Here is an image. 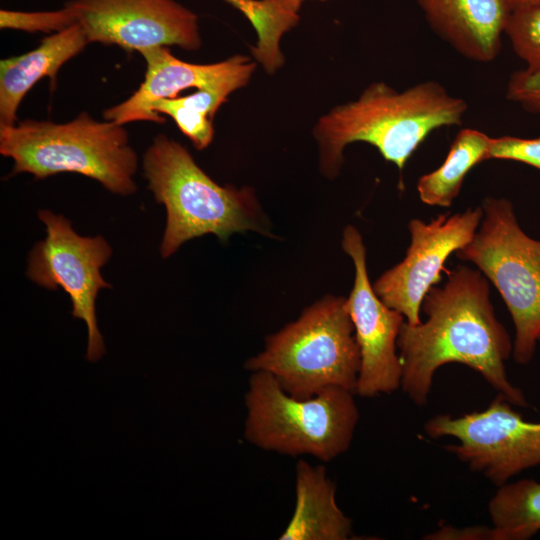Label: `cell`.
<instances>
[{
    "mask_svg": "<svg viewBox=\"0 0 540 540\" xmlns=\"http://www.w3.org/2000/svg\"><path fill=\"white\" fill-rule=\"evenodd\" d=\"M446 273L447 282L433 285L421 303L426 321L415 326L405 321L400 329L403 392L416 405H426L435 372L460 363L478 372L512 405L526 407L523 391L507 377L505 361L512 343L495 316L487 278L467 266Z\"/></svg>",
    "mask_w": 540,
    "mask_h": 540,
    "instance_id": "6da1fadb",
    "label": "cell"
},
{
    "mask_svg": "<svg viewBox=\"0 0 540 540\" xmlns=\"http://www.w3.org/2000/svg\"><path fill=\"white\" fill-rule=\"evenodd\" d=\"M464 99L451 95L436 81H424L398 91L384 82L370 84L353 101L319 118L314 135L322 173L334 178L348 144L365 142L403 169L419 145L434 130L460 125L467 112Z\"/></svg>",
    "mask_w": 540,
    "mask_h": 540,
    "instance_id": "7a4b0ae2",
    "label": "cell"
},
{
    "mask_svg": "<svg viewBox=\"0 0 540 540\" xmlns=\"http://www.w3.org/2000/svg\"><path fill=\"white\" fill-rule=\"evenodd\" d=\"M143 175L156 202L166 209L162 258L206 234H214L222 242L245 231L271 236L253 189L217 184L183 145L166 135H157L146 150Z\"/></svg>",
    "mask_w": 540,
    "mask_h": 540,
    "instance_id": "3957f363",
    "label": "cell"
},
{
    "mask_svg": "<svg viewBox=\"0 0 540 540\" xmlns=\"http://www.w3.org/2000/svg\"><path fill=\"white\" fill-rule=\"evenodd\" d=\"M0 153L13 161L12 174L43 179L77 173L122 196L134 193L138 157L124 125L97 121L81 112L65 123L26 119L0 126Z\"/></svg>",
    "mask_w": 540,
    "mask_h": 540,
    "instance_id": "277c9868",
    "label": "cell"
},
{
    "mask_svg": "<svg viewBox=\"0 0 540 540\" xmlns=\"http://www.w3.org/2000/svg\"><path fill=\"white\" fill-rule=\"evenodd\" d=\"M244 367L272 374L284 391L300 399L333 386L355 393L360 351L346 298L328 294L307 307L297 320L267 336L263 351Z\"/></svg>",
    "mask_w": 540,
    "mask_h": 540,
    "instance_id": "5b68a950",
    "label": "cell"
},
{
    "mask_svg": "<svg viewBox=\"0 0 540 540\" xmlns=\"http://www.w3.org/2000/svg\"><path fill=\"white\" fill-rule=\"evenodd\" d=\"M354 394L333 386L300 399L284 391L272 374L254 371L245 394L244 437L266 451L329 462L352 442L359 420Z\"/></svg>",
    "mask_w": 540,
    "mask_h": 540,
    "instance_id": "8992f818",
    "label": "cell"
},
{
    "mask_svg": "<svg viewBox=\"0 0 540 540\" xmlns=\"http://www.w3.org/2000/svg\"><path fill=\"white\" fill-rule=\"evenodd\" d=\"M482 209L479 231L456 255L499 291L515 326L514 359L527 364L540 341V241L524 233L508 199L487 197Z\"/></svg>",
    "mask_w": 540,
    "mask_h": 540,
    "instance_id": "52a82bcc",
    "label": "cell"
},
{
    "mask_svg": "<svg viewBox=\"0 0 540 540\" xmlns=\"http://www.w3.org/2000/svg\"><path fill=\"white\" fill-rule=\"evenodd\" d=\"M46 237L37 242L28 256L27 276L40 287L63 289L72 303L71 314L87 327L86 359L98 361L105 353L98 329L95 301L98 292L111 288L101 274L112 248L102 236L85 237L76 233L71 221L49 210L38 211Z\"/></svg>",
    "mask_w": 540,
    "mask_h": 540,
    "instance_id": "ba28073f",
    "label": "cell"
},
{
    "mask_svg": "<svg viewBox=\"0 0 540 540\" xmlns=\"http://www.w3.org/2000/svg\"><path fill=\"white\" fill-rule=\"evenodd\" d=\"M511 405L498 394L483 411L436 415L426 421L424 431L434 439L456 438L458 444L445 449L499 487L540 465V422L525 421Z\"/></svg>",
    "mask_w": 540,
    "mask_h": 540,
    "instance_id": "9c48e42d",
    "label": "cell"
},
{
    "mask_svg": "<svg viewBox=\"0 0 540 540\" xmlns=\"http://www.w3.org/2000/svg\"><path fill=\"white\" fill-rule=\"evenodd\" d=\"M483 218L482 206L453 215L442 214L426 223L412 219L408 224L411 243L405 258L373 284L377 296L401 313L406 323H421L419 312L427 291L447 272L444 263L452 253L467 245Z\"/></svg>",
    "mask_w": 540,
    "mask_h": 540,
    "instance_id": "30bf717a",
    "label": "cell"
},
{
    "mask_svg": "<svg viewBox=\"0 0 540 540\" xmlns=\"http://www.w3.org/2000/svg\"><path fill=\"white\" fill-rule=\"evenodd\" d=\"M341 245L355 267L354 284L346 298L360 351L355 393L362 397L391 394L401 387L397 339L405 318L375 293L367 271L366 247L357 228L345 227Z\"/></svg>",
    "mask_w": 540,
    "mask_h": 540,
    "instance_id": "8fae6325",
    "label": "cell"
},
{
    "mask_svg": "<svg viewBox=\"0 0 540 540\" xmlns=\"http://www.w3.org/2000/svg\"><path fill=\"white\" fill-rule=\"evenodd\" d=\"M89 43L140 52L159 46L197 50L198 16L175 0H69Z\"/></svg>",
    "mask_w": 540,
    "mask_h": 540,
    "instance_id": "7c38bea8",
    "label": "cell"
},
{
    "mask_svg": "<svg viewBox=\"0 0 540 540\" xmlns=\"http://www.w3.org/2000/svg\"><path fill=\"white\" fill-rule=\"evenodd\" d=\"M139 53L146 62L144 81L129 98L104 111L106 120L122 125L134 121L162 124L165 118L151 109L156 101L175 98L191 87L222 89L231 94L248 83L256 67L255 62L243 55L212 64H193L176 58L164 46Z\"/></svg>",
    "mask_w": 540,
    "mask_h": 540,
    "instance_id": "4fadbf2b",
    "label": "cell"
},
{
    "mask_svg": "<svg viewBox=\"0 0 540 540\" xmlns=\"http://www.w3.org/2000/svg\"><path fill=\"white\" fill-rule=\"evenodd\" d=\"M431 29L464 57L488 63L501 50L511 0H418Z\"/></svg>",
    "mask_w": 540,
    "mask_h": 540,
    "instance_id": "5bb4252c",
    "label": "cell"
},
{
    "mask_svg": "<svg viewBox=\"0 0 540 540\" xmlns=\"http://www.w3.org/2000/svg\"><path fill=\"white\" fill-rule=\"evenodd\" d=\"M89 43L80 24L52 33L25 54L0 61V126L15 124L17 110L27 92L43 77L52 85L58 71Z\"/></svg>",
    "mask_w": 540,
    "mask_h": 540,
    "instance_id": "9a60e30c",
    "label": "cell"
},
{
    "mask_svg": "<svg viewBox=\"0 0 540 540\" xmlns=\"http://www.w3.org/2000/svg\"><path fill=\"white\" fill-rule=\"evenodd\" d=\"M336 487L324 466L300 459L296 465L295 508L280 540H347L352 522L339 509Z\"/></svg>",
    "mask_w": 540,
    "mask_h": 540,
    "instance_id": "2e32d148",
    "label": "cell"
},
{
    "mask_svg": "<svg viewBox=\"0 0 540 540\" xmlns=\"http://www.w3.org/2000/svg\"><path fill=\"white\" fill-rule=\"evenodd\" d=\"M490 138L476 129L460 130L441 166L419 178L420 200L430 206L449 207L458 196L467 173L485 161Z\"/></svg>",
    "mask_w": 540,
    "mask_h": 540,
    "instance_id": "e0dca14e",
    "label": "cell"
},
{
    "mask_svg": "<svg viewBox=\"0 0 540 540\" xmlns=\"http://www.w3.org/2000/svg\"><path fill=\"white\" fill-rule=\"evenodd\" d=\"M495 540H527L540 531V482L499 486L488 504Z\"/></svg>",
    "mask_w": 540,
    "mask_h": 540,
    "instance_id": "ac0fdd59",
    "label": "cell"
},
{
    "mask_svg": "<svg viewBox=\"0 0 540 540\" xmlns=\"http://www.w3.org/2000/svg\"><path fill=\"white\" fill-rule=\"evenodd\" d=\"M241 11L258 35L251 48L254 58L267 73H274L284 64L279 48L282 35L299 21L302 0H225Z\"/></svg>",
    "mask_w": 540,
    "mask_h": 540,
    "instance_id": "d6986e66",
    "label": "cell"
},
{
    "mask_svg": "<svg viewBox=\"0 0 540 540\" xmlns=\"http://www.w3.org/2000/svg\"><path fill=\"white\" fill-rule=\"evenodd\" d=\"M229 94L222 89H198L183 97L158 100L151 109L158 115L170 116L194 147L203 150L213 140L214 115Z\"/></svg>",
    "mask_w": 540,
    "mask_h": 540,
    "instance_id": "ffe728a7",
    "label": "cell"
},
{
    "mask_svg": "<svg viewBox=\"0 0 540 540\" xmlns=\"http://www.w3.org/2000/svg\"><path fill=\"white\" fill-rule=\"evenodd\" d=\"M505 35L525 68H540V5L514 8Z\"/></svg>",
    "mask_w": 540,
    "mask_h": 540,
    "instance_id": "44dd1931",
    "label": "cell"
},
{
    "mask_svg": "<svg viewBox=\"0 0 540 540\" xmlns=\"http://www.w3.org/2000/svg\"><path fill=\"white\" fill-rule=\"evenodd\" d=\"M76 23L74 12L67 4L63 8L53 11L0 10V27L2 29L56 33Z\"/></svg>",
    "mask_w": 540,
    "mask_h": 540,
    "instance_id": "7402d4cb",
    "label": "cell"
},
{
    "mask_svg": "<svg viewBox=\"0 0 540 540\" xmlns=\"http://www.w3.org/2000/svg\"><path fill=\"white\" fill-rule=\"evenodd\" d=\"M503 159L525 163L540 170V137L502 136L490 138L485 160Z\"/></svg>",
    "mask_w": 540,
    "mask_h": 540,
    "instance_id": "603a6c76",
    "label": "cell"
},
{
    "mask_svg": "<svg viewBox=\"0 0 540 540\" xmlns=\"http://www.w3.org/2000/svg\"><path fill=\"white\" fill-rule=\"evenodd\" d=\"M506 97L529 112L540 113V68L513 72L507 83Z\"/></svg>",
    "mask_w": 540,
    "mask_h": 540,
    "instance_id": "cb8c5ba5",
    "label": "cell"
},
{
    "mask_svg": "<svg viewBox=\"0 0 540 540\" xmlns=\"http://www.w3.org/2000/svg\"><path fill=\"white\" fill-rule=\"evenodd\" d=\"M425 539H463V540H495L494 531L492 527L485 526H472L464 528H454L451 526H446L437 530Z\"/></svg>",
    "mask_w": 540,
    "mask_h": 540,
    "instance_id": "d4e9b609",
    "label": "cell"
},
{
    "mask_svg": "<svg viewBox=\"0 0 540 540\" xmlns=\"http://www.w3.org/2000/svg\"><path fill=\"white\" fill-rule=\"evenodd\" d=\"M514 8L520 6L540 5V0H511Z\"/></svg>",
    "mask_w": 540,
    "mask_h": 540,
    "instance_id": "484cf974",
    "label": "cell"
},
{
    "mask_svg": "<svg viewBox=\"0 0 540 540\" xmlns=\"http://www.w3.org/2000/svg\"><path fill=\"white\" fill-rule=\"evenodd\" d=\"M302 1H305V0H302ZM319 1H324V0H319Z\"/></svg>",
    "mask_w": 540,
    "mask_h": 540,
    "instance_id": "4316f807",
    "label": "cell"
}]
</instances>
